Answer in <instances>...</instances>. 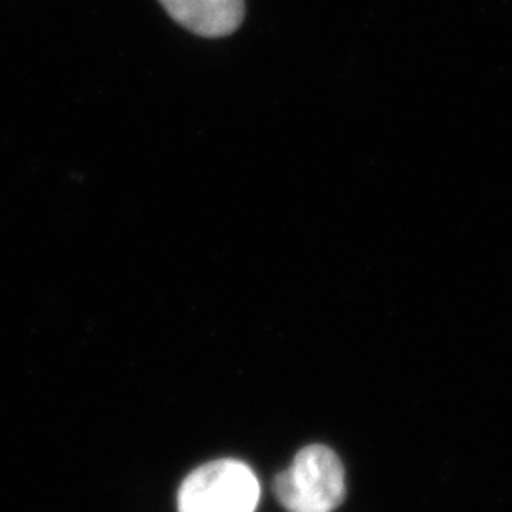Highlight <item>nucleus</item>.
<instances>
[{"label": "nucleus", "mask_w": 512, "mask_h": 512, "mask_svg": "<svg viewBox=\"0 0 512 512\" xmlns=\"http://www.w3.org/2000/svg\"><path fill=\"white\" fill-rule=\"evenodd\" d=\"M260 484L253 469L238 459L209 461L184 478L179 512H255Z\"/></svg>", "instance_id": "obj_2"}, {"label": "nucleus", "mask_w": 512, "mask_h": 512, "mask_svg": "<svg viewBox=\"0 0 512 512\" xmlns=\"http://www.w3.org/2000/svg\"><path fill=\"white\" fill-rule=\"evenodd\" d=\"M275 499L289 512H334L346 499V469L325 444L302 448L274 478Z\"/></svg>", "instance_id": "obj_1"}, {"label": "nucleus", "mask_w": 512, "mask_h": 512, "mask_svg": "<svg viewBox=\"0 0 512 512\" xmlns=\"http://www.w3.org/2000/svg\"><path fill=\"white\" fill-rule=\"evenodd\" d=\"M184 29L205 38L232 35L245 16L243 0H160Z\"/></svg>", "instance_id": "obj_3"}]
</instances>
